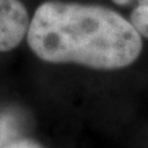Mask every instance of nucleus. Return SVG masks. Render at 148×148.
<instances>
[{"instance_id":"f257e3e1","label":"nucleus","mask_w":148,"mask_h":148,"mask_svg":"<svg viewBox=\"0 0 148 148\" xmlns=\"http://www.w3.org/2000/svg\"><path fill=\"white\" fill-rule=\"evenodd\" d=\"M27 45L48 63H75L96 70L132 64L143 48L130 21L108 7L48 0L30 19Z\"/></svg>"},{"instance_id":"f03ea898","label":"nucleus","mask_w":148,"mask_h":148,"mask_svg":"<svg viewBox=\"0 0 148 148\" xmlns=\"http://www.w3.org/2000/svg\"><path fill=\"white\" fill-rule=\"evenodd\" d=\"M30 16L21 0H0V53L15 49L27 36Z\"/></svg>"},{"instance_id":"7ed1b4c3","label":"nucleus","mask_w":148,"mask_h":148,"mask_svg":"<svg viewBox=\"0 0 148 148\" xmlns=\"http://www.w3.org/2000/svg\"><path fill=\"white\" fill-rule=\"evenodd\" d=\"M130 10V23L141 36L148 37V0H112Z\"/></svg>"},{"instance_id":"20e7f679","label":"nucleus","mask_w":148,"mask_h":148,"mask_svg":"<svg viewBox=\"0 0 148 148\" xmlns=\"http://www.w3.org/2000/svg\"><path fill=\"white\" fill-rule=\"evenodd\" d=\"M0 148H42L34 140L25 137H12V136H1L0 132Z\"/></svg>"}]
</instances>
